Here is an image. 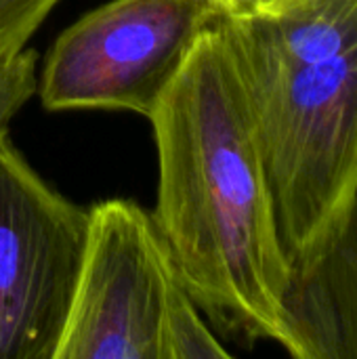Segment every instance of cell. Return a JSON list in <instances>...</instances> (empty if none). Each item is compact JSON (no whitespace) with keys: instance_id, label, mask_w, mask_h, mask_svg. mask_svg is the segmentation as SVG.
Returning <instances> with one entry per match:
<instances>
[{"instance_id":"1","label":"cell","mask_w":357,"mask_h":359,"mask_svg":"<svg viewBox=\"0 0 357 359\" xmlns=\"http://www.w3.org/2000/svg\"><path fill=\"white\" fill-rule=\"evenodd\" d=\"M158 147L154 223L204 318L242 345L292 334L274 196L225 34H202L149 116Z\"/></svg>"},{"instance_id":"2","label":"cell","mask_w":357,"mask_h":359,"mask_svg":"<svg viewBox=\"0 0 357 359\" xmlns=\"http://www.w3.org/2000/svg\"><path fill=\"white\" fill-rule=\"evenodd\" d=\"M229 50L295 280L322 259L357 198V46L309 61Z\"/></svg>"},{"instance_id":"3","label":"cell","mask_w":357,"mask_h":359,"mask_svg":"<svg viewBox=\"0 0 357 359\" xmlns=\"http://www.w3.org/2000/svg\"><path fill=\"white\" fill-rule=\"evenodd\" d=\"M221 15L217 0H109L59 34L36 95L48 111L105 109L149 118Z\"/></svg>"},{"instance_id":"4","label":"cell","mask_w":357,"mask_h":359,"mask_svg":"<svg viewBox=\"0 0 357 359\" xmlns=\"http://www.w3.org/2000/svg\"><path fill=\"white\" fill-rule=\"evenodd\" d=\"M88 240V208L0 139V359H55Z\"/></svg>"},{"instance_id":"5","label":"cell","mask_w":357,"mask_h":359,"mask_svg":"<svg viewBox=\"0 0 357 359\" xmlns=\"http://www.w3.org/2000/svg\"><path fill=\"white\" fill-rule=\"evenodd\" d=\"M181 276L151 212L126 198L88 208V240L55 359H160Z\"/></svg>"},{"instance_id":"6","label":"cell","mask_w":357,"mask_h":359,"mask_svg":"<svg viewBox=\"0 0 357 359\" xmlns=\"http://www.w3.org/2000/svg\"><path fill=\"white\" fill-rule=\"evenodd\" d=\"M290 358L357 359V198L332 244L286 297Z\"/></svg>"},{"instance_id":"7","label":"cell","mask_w":357,"mask_h":359,"mask_svg":"<svg viewBox=\"0 0 357 359\" xmlns=\"http://www.w3.org/2000/svg\"><path fill=\"white\" fill-rule=\"evenodd\" d=\"M38 53L23 48L13 59L0 63V139L8 135L15 116L36 97L38 90Z\"/></svg>"},{"instance_id":"8","label":"cell","mask_w":357,"mask_h":359,"mask_svg":"<svg viewBox=\"0 0 357 359\" xmlns=\"http://www.w3.org/2000/svg\"><path fill=\"white\" fill-rule=\"evenodd\" d=\"M59 0H0V63L21 53Z\"/></svg>"},{"instance_id":"9","label":"cell","mask_w":357,"mask_h":359,"mask_svg":"<svg viewBox=\"0 0 357 359\" xmlns=\"http://www.w3.org/2000/svg\"><path fill=\"white\" fill-rule=\"evenodd\" d=\"M217 2L221 4V2H244V0H217Z\"/></svg>"}]
</instances>
